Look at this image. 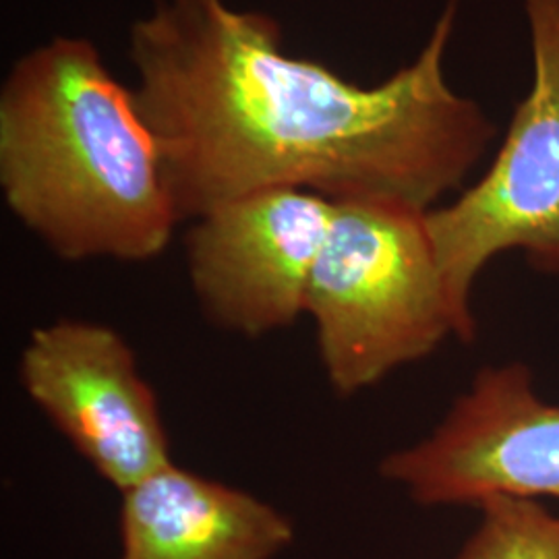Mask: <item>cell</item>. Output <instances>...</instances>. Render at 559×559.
Wrapping results in <instances>:
<instances>
[{"instance_id": "cell-8", "label": "cell", "mask_w": 559, "mask_h": 559, "mask_svg": "<svg viewBox=\"0 0 559 559\" xmlns=\"http://www.w3.org/2000/svg\"><path fill=\"white\" fill-rule=\"evenodd\" d=\"M120 496V559H274L295 539L267 501L175 462Z\"/></svg>"}, {"instance_id": "cell-4", "label": "cell", "mask_w": 559, "mask_h": 559, "mask_svg": "<svg viewBox=\"0 0 559 559\" xmlns=\"http://www.w3.org/2000/svg\"><path fill=\"white\" fill-rule=\"evenodd\" d=\"M531 29L533 85L520 102L487 173L425 221L441 278L473 342V288L483 267L506 251L559 276V0H522Z\"/></svg>"}, {"instance_id": "cell-3", "label": "cell", "mask_w": 559, "mask_h": 559, "mask_svg": "<svg viewBox=\"0 0 559 559\" xmlns=\"http://www.w3.org/2000/svg\"><path fill=\"white\" fill-rule=\"evenodd\" d=\"M425 216L388 201H334L307 316L338 396L378 385L450 336L460 340Z\"/></svg>"}, {"instance_id": "cell-2", "label": "cell", "mask_w": 559, "mask_h": 559, "mask_svg": "<svg viewBox=\"0 0 559 559\" xmlns=\"http://www.w3.org/2000/svg\"><path fill=\"white\" fill-rule=\"evenodd\" d=\"M0 189L11 214L64 261H150L179 224L135 92L94 41L57 36L0 90Z\"/></svg>"}, {"instance_id": "cell-1", "label": "cell", "mask_w": 559, "mask_h": 559, "mask_svg": "<svg viewBox=\"0 0 559 559\" xmlns=\"http://www.w3.org/2000/svg\"><path fill=\"white\" fill-rule=\"evenodd\" d=\"M459 4L445 2L417 59L359 85L288 55L265 13L228 0H154L129 34L133 92L180 221L276 187L438 207L498 135L445 78Z\"/></svg>"}, {"instance_id": "cell-5", "label": "cell", "mask_w": 559, "mask_h": 559, "mask_svg": "<svg viewBox=\"0 0 559 559\" xmlns=\"http://www.w3.org/2000/svg\"><path fill=\"white\" fill-rule=\"evenodd\" d=\"M380 473L420 506H479L491 496L559 500V404L522 362L485 367L419 443Z\"/></svg>"}, {"instance_id": "cell-6", "label": "cell", "mask_w": 559, "mask_h": 559, "mask_svg": "<svg viewBox=\"0 0 559 559\" xmlns=\"http://www.w3.org/2000/svg\"><path fill=\"white\" fill-rule=\"evenodd\" d=\"M21 388L120 493L170 466L160 402L133 348L106 323L57 320L32 330Z\"/></svg>"}, {"instance_id": "cell-9", "label": "cell", "mask_w": 559, "mask_h": 559, "mask_svg": "<svg viewBox=\"0 0 559 559\" xmlns=\"http://www.w3.org/2000/svg\"><path fill=\"white\" fill-rule=\"evenodd\" d=\"M479 526L454 559H559V514L519 496H491L477 506Z\"/></svg>"}, {"instance_id": "cell-7", "label": "cell", "mask_w": 559, "mask_h": 559, "mask_svg": "<svg viewBox=\"0 0 559 559\" xmlns=\"http://www.w3.org/2000/svg\"><path fill=\"white\" fill-rule=\"evenodd\" d=\"M332 214L334 201L290 187L261 189L201 214L185 237V255L203 316L245 338L307 316Z\"/></svg>"}]
</instances>
